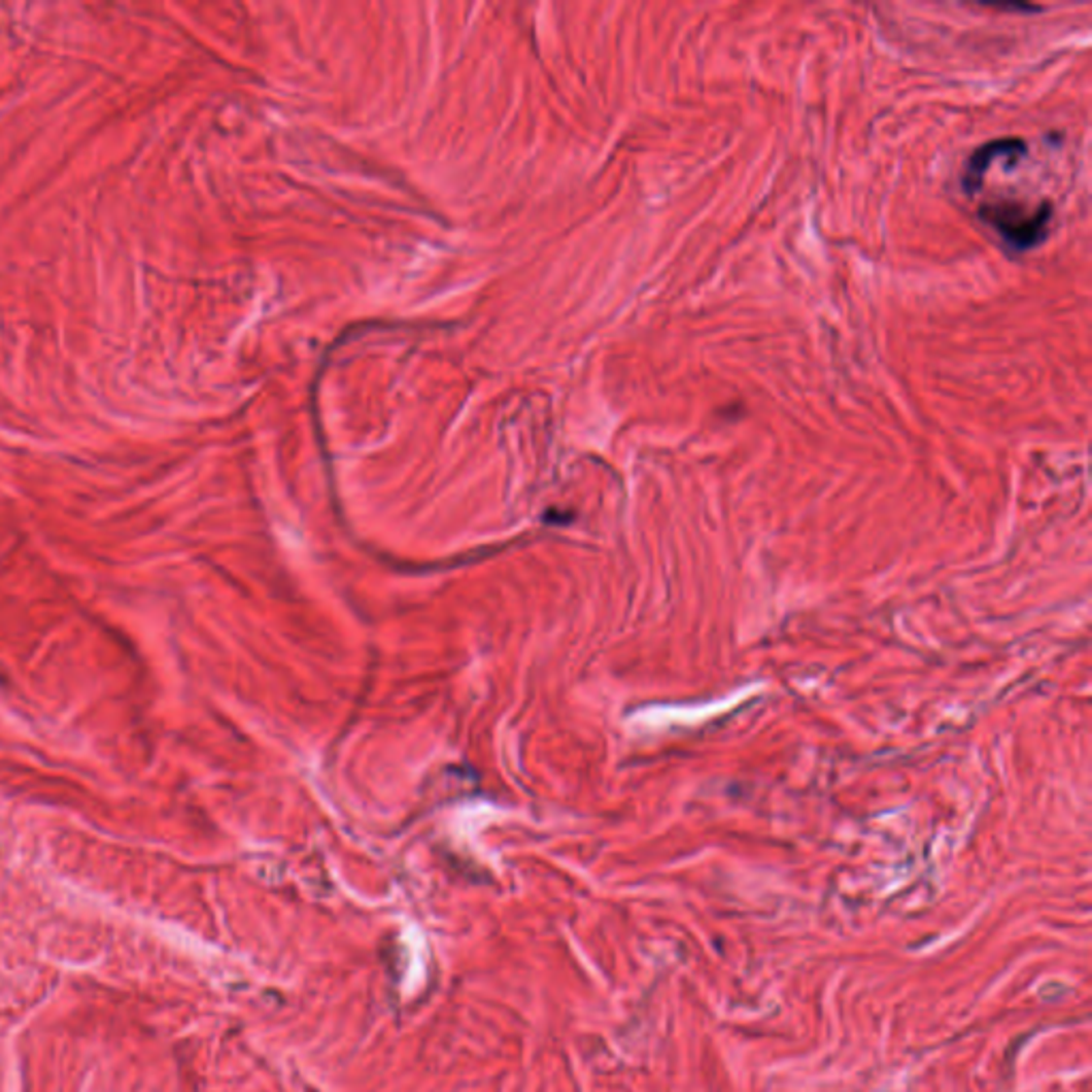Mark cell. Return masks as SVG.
<instances>
[{"label":"cell","mask_w":1092,"mask_h":1092,"mask_svg":"<svg viewBox=\"0 0 1092 1092\" xmlns=\"http://www.w3.org/2000/svg\"><path fill=\"white\" fill-rule=\"evenodd\" d=\"M978 216L1014 250L1039 246L1048 235L1054 207L1050 201L1018 197H988L978 207Z\"/></svg>","instance_id":"6da1fadb"},{"label":"cell","mask_w":1092,"mask_h":1092,"mask_svg":"<svg viewBox=\"0 0 1092 1092\" xmlns=\"http://www.w3.org/2000/svg\"><path fill=\"white\" fill-rule=\"evenodd\" d=\"M980 7H986V9H992V11H1020V13H1026V11H1042V7H1037V5H1026V3H1003V5L980 3Z\"/></svg>","instance_id":"7a4b0ae2"}]
</instances>
